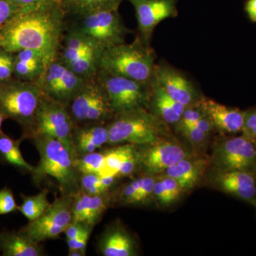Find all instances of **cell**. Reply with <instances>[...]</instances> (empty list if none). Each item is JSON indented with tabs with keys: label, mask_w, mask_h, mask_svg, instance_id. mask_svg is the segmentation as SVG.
Returning <instances> with one entry per match:
<instances>
[{
	"label": "cell",
	"mask_w": 256,
	"mask_h": 256,
	"mask_svg": "<svg viewBox=\"0 0 256 256\" xmlns=\"http://www.w3.org/2000/svg\"><path fill=\"white\" fill-rule=\"evenodd\" d=\"M67 28L68 16L60 2L20 8L0 28V47L14 53L36 50L50 63L58 58Z\"/></svg>",
	"instance_id": "cell-1"
},
{
	"label": "cell",
	"mask_w": 256,
	"mask_h": 256,
	"mask_svg": "<svg viewBox=\"0 0 256 256\" xmlns=\"http://www.w3.org/2000/svg\"><path fill=\"white\" fill-rule=\"evenodd\" d=\"M40 161L30 174L36 186L50 182L58 188L60 196H74L80 192V172L75 159L66 146L58 140L45 134L32 138Z\"/></svg>",
	"instance_id": "cell-2"
},
{
	"label": "cell",
	"mask_w": 256,
	"mask_h": 256,
	"mask_svg": "<svg viewBox=\"0 0 256 256\" xmlns=\"http://www.w3.org/2000/svg\"><path fill=\"white\" fill-rule=\"evenodd\" d=\"M46 96L35 82L13 77L0 82V112L22 128L24 139H31L37 114Z\"/></svg>",
	"instance_id": "cell-3"
},
{
	"label": "cell",
	"mask_w": 256,
	"mask_h": 256,
	"mask_svg": "<svg viewBox=\"0 0 256 256\" xmlns=\"http://www.w3.org/2000/svg\"><path fill=\"white\" fill-rule=\"evenodd\" d=\"M156 54L150 45L136 36L132 43L120 44L102 52L99 70L142 82L154 76Z\"/></svg>",
	"instance_id": "cell-4"
},
{
	"label": "cell",
	"mask_w": 256,
	"mask_h": 256,
	"mask_svg": "<svg viewBox=\"0 0 256 256\" xmlns=\"http://www.w3.org/2000/svg\"><path fill=\"white\" fill-rule=\"evenodd\" d=\"M109 146H149L160 140V119L148 109L138 108L116 114L108 122Z\"/></svg>",
	"instance_id": "cell-5"
},
{
	"label": "cell",
	"mask_w": 256,
	"mask_h": 256,
	"mask_svg": "<svg viewBox=\"0 0 256 256\" xmlns=\"http://www.w3.org/2000/svg\"><path fill=\"white\" fill-rule=\"evenodd\" d=\"M70 18L67 28L86 37L102 50L124 43L130 32L118 10H100Z\"/></svg>",
	"instance_id": "cell-6"
},
{
	"label": "cell",
	"mask_w": 256,
	"mask_h": 256,
	"mask_svg": "<svg viewBox=\"0 0 256 256\" xmlns=\"http://www.w3.org/2000/svg\"><path fill=\"white\" fill-rule=\"evenodd\" d=\"M67 108L75 126L107 124L114 116L108 96L96 76L85 80Z\"/></svg>",
	"instance_id": "cell-7"
},
{
	"label": "cell",
	"mask_w": 256,
	"mask_h": 256,
	"mask_svg": "<svg viewBox=\"0 0 256 256\" xmlns=\"http://www.w3.org/2000/svg\"><path fill=\"white\" fill-rule=\"evenodd\" d=\"M96 78L105 90L114 116L134 109L148 110L151 82H139L101 70Z\"/></svg>",
	"instance_id": "cell-8"
},
{
	"label": "cell",
	"mask_w": 256,
	"mask_h": 256,
	"mask_svg": "<svg viewBox=\"0 0 256 256\" xmlns=\"http://www.w3.org/2000/svg\"><path fill=\"white\" fill-rule=\"evenodd\" d=\"M212 162L218 172L244 171L256 174V146L242 134L222 140L215 146Z\"/></svg>",
	"instance_id": "cell-9"
},
{
	"label": "cell",
	"mask_w": 256,
	"mask_h": 256,
	"mask_svg": "<svg viewBox=\"0 0 256 256\" xmlns=\"http://www.w3.org/2000/svg\"><path fill=\"white\" fill-rule=\"evenodd\" d=\"M74 127L75 124L67 106L46 96L37 114L32 138L36 134H45L55 138L76 158L73 142Z\"/></svg>",
	"instance_id": "cell-10"
},
{
	"label": "cell",
	"mask_w": 256,
	"mask_h": 256,
	"mask_svg": "<svg viewBox=\"0 0 256 256\" xmlns=\"http://www.w3.org/2000/svg\"><path fill=\"white\" fill-rule=\"evenodd\" d=\"M86 80L57 58L46 66L35 82L46 97L68 106Z\"/></svg>",
	"instance_id": "cell-11"
},
{
	"label": "cell",
	"mask_w": 256,
	"mask_h": 256,
	"mask_svg": "<svg viewBox=\"0 0 256 256\" xmlns=\"http://www.w3.org/2000/svg\"><path fill=\"white\" fill-rule=\"evenodd\" d=\"M74 196L57 197L38 220L22 229L35 242H42L60 237L72 222Z\"/></svg>",
	"instance_id": "cell-12"
},
{
	"label": "cell",
	"mask_w": 256,
	"mask_h": 256,
	"mask_svg": "<svg viewBox=\"0 0 256 256\" xmlns=\"http://www.w3.org/2000/svg\"><path fill=\"white\" fill-rule=\"evenodd\" d=\"M134 8L139 32L138 36L146 45L156 26L163 20L178 15V0H128Z\"/></svg>",
	"instance_id": "cell-13"
},
{
	"label": "cell",
	"mask_w": 256,
	"mask_h": 256,
	"mask_svg": "<svg viewBox=\"0 0 256 256\" xmlns=\"http://www.w3.org/2000/svg\"><path fill=\"white\" fill-rule=\"evenodd\" d=\"M138 150L139 168L146 174L164 172L168 168L188 158L186 151L174 142L158 140Z\"/></svg>",
	"instance_id": "cell-14"
},
{
	"label": "cell",
	"mask_w": 256,
	"mask_h": 256,
	"mask_svg": "<svg viewBox=\"0 0 256 256\" xmlns=\"http://www.w3.org/2000/svg\"><path fill=\"white\" fill-rule=\"evenodd\" d=\"M154 77L175 101L188 107L202 100L196 88L180 70L166 63L156 64Z\"/></svg>",
	"instance_id": "cell-15"
},
{
	"label": "cell",
	"mask_w": 256,
	"mask_h": 256,
	"mask_svg": "<svg viewBox=\"0 0 256 256\" xmlns=\"http://www.w3.org/2000/svg\"><path fill=\"white\" fill-rule=\"evenodd\" d=\"M98 250L102 256H136L137 242L120 222L109 224L98 240Z\"/></svg>",
	"instance_id": "cell-16"
},
{
	"label": "cell",
	"mask_w": 256,
	"mask_h": 256,
	"mask_svg": "<svg viewBox=\"0 0 256 256\" xmlns=\"http://www.w3.org/2000/svg\"><path fill=\"white\" fill-rule=\"evenodd\" d=\"M214 181L222 191L256 206V174L244 171L218 172Z\"/></svg>",
	"instance_id": "cell-17"
},
{
	"label": "cell",
	"mask_w": 256,
	"mask_h": 256,
	"mask_svg": "<svg viewBox=\"0 0 256 256\" xmlns=\"http://www.w3.org/2000/svg\"><path fill=\"white\" fill-rule=\"evenodd\" d=\"M202 106L215 128L226 134L242 132L244 111L228 107L210 99L202 98Z\"/></svg>",
	"instance_id": "cell-18"
},
{
	"label": "cell",
	"mask_w": 256,
	"mask_h": 256,
	"mask_svg": "<svg viewBox=\"0 0 256 256\" xmlns=\"http://www.w3.org/2000/svg\"><path fill=\"white\" fill-rule=\"evenodd\" d=\"M150 86L148 110L166 124H178L186 107L172 98L154 76L152 79Z\"/></svg>",
	"instance_id": "cell-19"
},
{
	"label": "cell",
	"mask_w": 256,
	"mask_h": 256,
	"mask_svg": "<svg viewBox=\"0 0 256 256\" xmlns=\"http://www.w3.org/2000/svg\"><path fill=\"white\" fill-rule=\"evenodd\" d=\"M0 250L3 256L46 255L41 242H35L22 228L0 232Z\"/></svg>",
	"instance_id": "cell-20"
},
{
	"label": "cell",
	"mask_w": 256,
	"mask_h": 256,
	"mask_svg": "<svg viewBox=\"0 0 256 256\" xmlns=\"http://www.w3.org/2000/svg\"><path fill=\"white\" fill-rule=\"evenodd\" d=\"M108 124L75 126L73 142L76 158L100 149L108 144Z\"/></svg>",
	"instance_id": "cell-21"
},
{
	"label": "cell",
	"mask_w": 256,
	"mask_h": 256,
	"mask_svg": "<svg viewBox=\"0 0 256 256\" xmlns=\"http://www.w3.org/2000/svg\"><path fill=\"white\" fill-rule=\"evenodd\" d=\"M48 64L45 57L36 50H18L15 58L14 77L26 82H36Z\"/></svg>",
	"instance_id": "cell-22"
},
{
	"label": "cell",
	"mask_w": 256,
	"mask_h": 256,
	"mask_svg": "<svg viewBox=\"0 0 256 256\" xmlns=\"http://www.w3.org/2000/svg\"><path fill=\"white\" fill-rule=\"evenodd\" d=\"M206 166L204 160L192 159L190 156L170 166L165 174L174 178L184 190H191L196 186Z\"/></svg>",
	"instance_id": "cell-23"
},
{
	"label": "cell",
	"mask_w": 256,
	"mask_h": 256,
	"mask_svg": "<svg viewBox=\"0 0 256 256\" xmlns=\"http://www.w3.org/2000/svg\"><path fill=\"white\" fill-rule=\"evenodd\" d=\"M22 137L14 140L3 132H0V162L11 165L24 172L31 173L34 166H32L24 160L20 144L24 140Z\"/></svg>",
	"instance_id": "cell-24"
},
{
	"label": "cell",
	"mask_w": 256,
	"mask_h": 256,
	"mask_svg": "<svg viewBox=\"0 0 256 256\" xmlns=\"http://www.w3.org/2000/svg\"><path fill=\"white\" fill-rule=\"evenodd\" d=\"M112 202V194L111 192L98 195H90L84 192L80 200L84 223L95 226L100 222Z\"/></svg>",
	"instance_id": "cell-25"
},
{
	"label": "cell",
	"mask_w": 256,
	"mask_h": 256,
	"mask_svg": "<svg viewBox=\"0 0 256 256\" xmlns=\"http://www.w3.org/2000/svg\"><path fill=\"white\" fill-rule=\"evenodd\" d=\"M124 0H62L67 16L85 14L100 10H118Z\"/></svg>",
	"instance_id": "cell-26"
},
{
	"label": "cell",
	"mask_w": 256,
	"mask_h": 256,
	"mask_svg": "<svg viewBox=\"0 0 256 256\" xmlns=\"http://www.w3.org/2000/svg\"><path fill=\"white\" fill-rule=\"evenodd\" d=\"M50 191L44 188L37 194L28 196L21 194L20 196L22 200V204L18 206V210L24 216L28 222H34L38 220L44 214L50 203L48 200Z\"/></svg>",
	"instance_id": "cell-27"
},
{
	"label": "cell",
	"mask_w": 256,
	"mask_h": 256,
	"mask_svg": "<svg viewBox=\"0 0 256 256\" xmlns=\"http://www.w3.org/2000/svg\"><path fill=\"white\" fill-rule=\"evenodd\" d=\"M117 176H100L95 174H82L80 180V191L88 194L98 195L112 191Z\"/></svg>",
	"instance_id": "cell-28"
},
{
	"label": "cell",
	"mask_w": 256,
	"mask_h": 256,
	"mask_svg": "<svg viewBox=\"0 0 256 256\" xmlns=\"http://www.w3.org/2000/svg\"><path fill=\"white\" fill-rule=\"evenodd\" d=\"M104 50H92L66 65L74 72L85 79L92 78L99 70V62Z\"/></svg>",
	"instance_id": "cell-29"
},
{
	"label": "cell",
	"mask_w": 256,
	"mask_h": 256,
	"mask_svg": "<svg viewBox=\"0 0 256 256\" xmlns=\"http://www.w3.org/2000/svg\"><path fill=\"white\" fill-rule=\"evenodd\" d=\"M75 163L80 174H95L100 176H105V150L96 151L77 156L75 159Z\"/></svg>",
	"instance_id": "cell-30"
},
{
	"label": "cell",
	"mask_w": 256,
	"mask_h": 256,
	"mask_svg": "<svg viewBox=\"0 0 256 256\" xmlns=\"http://www.w3.org/2000/svg\"><path fill=\"white\" fill-rule=\"evenodd\" d=\"M140 188L138 178L124 184L116 195L119 203L124 205H133L140 204Z\"/></svg>",
	"instance_id": "cell-31"
},
{
	"label": "cell",
	"mask_w": 256,
	"mask_h": 256,
	"mask_svg": "<svg viewBox=\"0 0 256 256\" xmlns=\"http://www.w3.org/2000/svg\"><path fill=\"white\" fill-rule=\"evenodd\" d=\"M16 53L0 47V82L14 77Z\"/></svg>",
	"instance_id": "cell-32"
},
{
	"label": "cell",
	"mask_w": 256,
	"mask_h": 256,
	"mask_svg": "<svg viewBox=\"0 0 256 256\" xmlns=\"http://www.w3.org/2000/svg\"><path fill=\"white\" fill-rule=\"evenodd\" d=\"M202 100L196 104L188 106L184 111L182 117L178 124L190 126L196 124L197 121L206 116L202 104Z\"/></svg>",
	"instance_id": "cell-33"
},
{
	"label": "cell",
	"mask_w": 256,
	"mask_h": 256,
	"mask_svg": "<svg viewBox=\"0 0 256 256\" xmlns=\"http://www.w3.org/2000/svg\"><path fill=\"white\" fill-rule=\"evenodd\" d=\"M18 208L12 191L8 188L0 190V215L9 214Z\"/></svg>",
	"instance_id": "cell-34"
},
{
	"label": "cell",
	"mask_w": 256,
	"mask_h": 256,
	"mask_svg": "<svg viewBox=\"0 0 256 256\" xmlns=\"http://www.w3.org/2000/svg\"><path fill=\"white\" fill-rule=\"evenodd\" d=\"M156 178L152 174H149L138 178L140 186V204L146 203L150 200L152 196H153Z\"/></svg>",
	"instance_id": "cell-35"
},
{
	"label": "cell",
	"mask_w": 256,
	"mask_h": 256,
	"mask_svg": "<svg viewBox=\"0 0 256 256\" xmlns=\"http://www.w3.org/2000/svg\"><path fill=\"white\" fill-rule=\"evenodd\" d=\"M178 126L184 136L193 144H202L205 142L208 136V134L200 130L195 124L184 126V124H178Z\"/></svg>",
	"instance_id": "cell-36"
},
{
	"label": "cell",
	"mask_w": 256,
	"mask_h": 256,
	"mask_svg": "<svg viewBox=\"0 0 256 256\" xmlns=\"http://www.w3.org/2000/svg\"><path fill=\"white\" fill-rule=\"evenodd\" d=\"M162 181L164 184L165 188L168 192V196L171 203L176 201V200L181 196L182 193L184 190L182 188L180 184L174 180V178L168 176V175L164 174L160 176Z\"/></svg>",
	"instance_id": "cell-37"
},
{
	"label": "cell",
	"mask_w": 256,
	"mask_h": 256,
	"mask_svg": "<svg viewBox=\"0 0 256 256\" xmlns=\"http://www.w3.org/2000/svg\"><path fill=\"white\" fill-rule=\"evenodd\" d=\"M242 134L250 139L256 138V110L244 111Z\"/></svg>",
	"instance_id": "cell-38"
},
{
	"label": "cell",
	"mask_w": 256,
	"mask_h": 256,
	"mask_svg": "<svg viewBox=\"0 0 256 256\" xmlns=\"http://www.w3.org/2000/svg\"><path fill=\"white\" fill-rule=\"evenodd\" d=\"M20 9L9 0H0V28L8 22Z\"/></svg>",
	"instance_id": "cell-39"
},
{
	"label": "cell",
	"mask_w": 256,
	"mask_h": 256,
	"mask_svg": "<svg viewBox=\"0 0 256 256\" xmlns=\"http://www.w3.org/2000/svg\"><path fill=\"white\" fill-rule=\"evenodd\" d=\"M92 229H89L82 235L72 239H66L68 250H80L86 252V247Z\"/></svg>",
	"instance_id": "cell-40"
},
{
	"label": "cell",
	"mask_w": 256,
	"mask_h": 256,
	"mask_svg": "<svg viewBox=\"0 0 256 256\" xmlns=\"http://www.w3.org/2000/svg\"><path fill=\"white\" fill-rule=\"evenodd\" d=\"M153 196L162 206H169L172 204L169 196H168V192L164 188V184L159 176L156 178Z\"/></svg>",
	"instance_id": "cell-41"
},
{
	"label": "cell",
	"mask_w": 256,
	"mask_h": 256,
	"mask_svg": "<svg viewBox=\"0 0 256 256\" xmlns=\"http://www.w3.org/2000/svg\"><path fill=\"white\" fill-rule=\"evenodd\" d=\"M94 226L88 225V224L80 223V222H72L64 230L66 239L76 238L89 229H94Z\"/></svg>",
	"instance_id": "cell-42"
},
{
	"label": "cell",
	"mask_w": 256,
	"mask_h": 256,
	"mask_svg": "<svg viewBox=\"0 0 256 256\" xmlns=\"http://www.w3.org/2000/svg\"><path fill=\"white\" fill-rule=\"evenodd\" d=\"M18 8H26V6H32V5L41 4L48 2H60L62 0H9Z\"/></svg>",
	"instance_id": "cell-43"
},
{
	"label": "cell",
	"mask_w": 256,
	"mask_h": 256,
	"mask_svg": "<svg viewBox=\"0 0 256 256\" xmlns=\"http://www.w3.org/2000/svg\"><path fill=\"white\" fill-rule=\"evenodd\" d=\"M194 124L200 130L206 133V134H208V136H210V133L212 132V131L215 128L212 121L207 117L206 114L204 117L200 119V120L197 121L196 124Z\"/></svg>",
	"instance_id": "cell-44"
},
{
	"label": "cell",
	"mask_w": 256,
	"mask_h": 256,
	"mask_svg": "<svg viewBox=\"0 0 256 256\" xmlns=\"http://www.w3.org/2000/svg\"><path fill=\"white\" fill-rule=\"evenodd\" d=\"M245 10L249 18L256 22V0H248L245 5Z\"/></svg>",
	"instance_id": "cell-45"
},
{
	"label": "cell",
	"mask_w": 256,
	"mask_h": 256,
	"mask_svg": "<svg viewBox=\"0 0 256 256\" xmlns=\"http://www.w3.org/2000/svg\"><path fill=\"white\" fill-rule=\"evenodd\" d=\"M69 256H85L86 255V252L80 250H68Z\"/></svg>",
	"instance_id": "cell-46"
},
{
	"label": "cell",
	"mask_w": 256,
	"mask_h": 256,
	"mask_svg": "<svg viewBox=\"0 0 256 256\" xmlns=\"http://www.w3.org/2000/svg\"><path fill=\"white\" fill-rule=\"evenodd\" d=\"M6 118H5V116L4 114H2L1 112H0V132L2 131V126L3 122H4V120H6Z\"/></svg>",
	"instance_id": "cell-47"
},
{
	"label": "cell",
	"mask_w": 256,
	"mask_h": 256,
	"mask_svg": "<svg viewBox=\"0 0 256 256\" xmlns=\"http://www.w3.org/2000/svg\"><path fill=\"white\" fill-rule=\"evenodd\" d=\"M252 140H254V142H255L256 146V139Z\"/></svg>",
	"instance_id": "cell-48"
}]
</instances>
